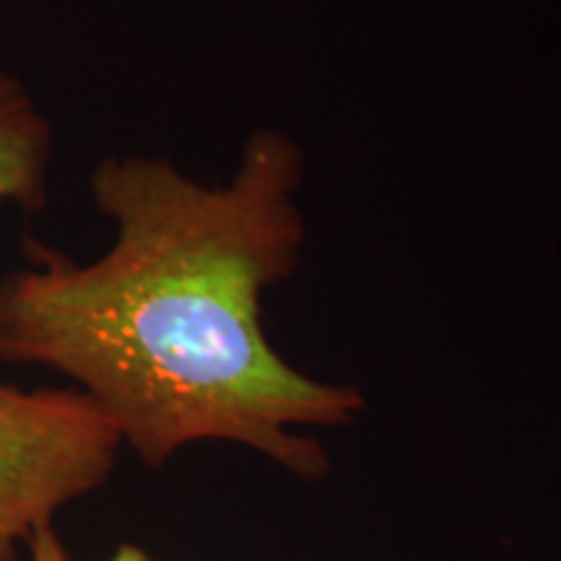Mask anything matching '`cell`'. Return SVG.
<instances>
[{
    "label": "cell",
    "instance_id": "obj_1",
    "mask_svg": "<svg viewBox=\"0 0 561 561\" xmlns=\"http://www.w3.org/2000/svg\"><path fill=\"white\" fill-rule=\"evenodd\" d=\"M301 182L305 151L280 130L250 136L221 185L164 157H104L91 195L115 240L89 263L30 244V265L0 276V362L70 377L149 468L227 442L322 479L331 460L305 432L354 424L367 401L265 335L263 297L307 242Z\"/></svg>",
    "mask_w": 561,
    "mask_h": 561
},
{
    "label": "cell",
    "instance_id": "obj_2",
    "mask_svg": "<svg viewBox=\"0 0 561 561\" xmlns=\"http://www.w3.org/2000/svg\"><path fill=\"white\" fill-rule=\"evenodd\" d=\"M123 439L87 392L0 382V561L110 481Z\"/></svg>",
    "mask_w": 561,
    "mask_h": 561
},
{
    "label": "cell",
    "instance_id": "obj_3",
    "mask_svg": "<svg viewBox=\"0 0 561 561\" xmlns=\"http://www.w3.org/2000/svg\"><path fill=\"white\" fill-rule=\"evenodd\" d=\"M53 125L24 81L0 73V206L26 214L47 206Z\"/></svg>",
    "mask_w": 561,
    "mask_h": 561
},
{
    "label": "cell",
    "instance_id": "obj_4",
    "mask_svg": "<svg viewBox=\"0 0 561 561\" xmlns=\"http://www.w3.org/2000/svg\"><path fill=\"white\" fill-rule=\"evenodd\" d=\"M26 549H30L32 561H73V557L68 553L66 543L60 541V536L55 533L53 525L34 530L30 541H26ZM104 561H157V559L149 557L146 551H140L138 546L123 543V546H117V551Z\"/></svg>",
    "mask_w": 561,
    "mask_h": 561
}]
</instances>
